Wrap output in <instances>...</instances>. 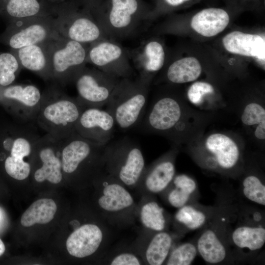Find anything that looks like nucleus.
I'll use <instances>...</instances> for the list:
<instances>
[{"label":"nucleus","instance_id":"18","mask_svg":"<svg viewBox=\"0 0 265 265\" xmlns=\"http://www.w3.org/2000/svg\"><path fill=\"white\" fill-rule=\"evenodd\" d=\"M103 238V231L98 225L85 224L70 235L66 241V248L71 255L78 258H85L98 250Z\"/></svg>","mask_w":265,"mask_h":265},{"label":"nucleus","instance_id":"23","mask_svg":"<svg viewBox=\"0 0 265 265\" xmlns=\"http://www.w3.org/2000/svg\"><path fill=\"white\" fill-rule=\"evenodd\" d=\"M104 189L98 199L100 207L105 211L117 212L131 207L133 199L130 192L109 175L103 176Z\"/></svg>","mask_w":265,"mask_h":265},{"label":"nucleus","instance_id":"21","mask_svg":"<svg viewBox=\"0 0 265 265\" xmlns=\"http://www.w3.org/2000/svg\"><path fill=\"white\" fill-rule=\"evenodd\" d=\"M50 43L16 50V57L21 67L35 73L45 80L52 78L49 53Z\"/></svg>","mask_w":265,"mask_h":265},{"label":"nucleus","instance_id":"37","mask_svg":"<svg viewBox=\"0 0 265 265\" xmlns=\"http://www.w3.org/2000/svg\"><path fill=\"white\" fill-rule=\"evenodd\" d=\"M197 250L195 246L191 243H185L174 249L170 253L166 265H189L197 255Z\"/></svg>","mask_w":265,"mask_h":265},{"label":"nucleus","instance_id":"2","mask_svg":"<svg viewBox=\"0 0 265 265\" xmlns=\"http://www.w3.org/2000/svg\"><path fill=\"white\" fill-rule=\"evenodd\" d=\"M54 83L42 93L35 123L46 133L63 140L76 131V125L85 108L76 98L68 96Z\"/></svg>","mask_w":265,"mask_h":265},{"label":"nucleus","instance_id":"31","mask_svg":"<svg viewBox=\"0 0 265 265\" xmlns=\"http://www.w3.org/2000/svg\"><path fill=\"white\" fill-rule=\"evenodd\" d=\"M140 217L142 224L150 230L160 232L165 228L163 209L155 201L149 202L142 207Z\"/></svg>","mask_w":265,"mask_h":265},{"label":"nucleus","instance_id":"26","mask_svg":"<svg viewBox=\"0 0 265 265\" xmlns=\"http://www.w3.org/2000/svg\"><path fill=\"white\" fill-rule=\"evenodd\" d=\"M56 210V205L53 199L37 200L22 214L21 223L24 227H30L36 223H49L53 218Z\"/></svg>","mask_w":265,"mask_h":265},{"label":"nucleus","instance_id":"33","mask_svg":"<svg viewBox=\"0 0 265 265\" xmlns=\"http://www.w3.org/2000/svg\"><path fill=\"white\" fill-rule=\"evenodd\" d=\"M22 67L16 56L4 53L0 54V87L13 83Z\"/></svg>","mask_w":265,"mask_h":265},{"label":"nucleus","instance_id":"10","mask_svg":"<svg viewBox=\"0 0 265 265\" xmlns=\"http://www.w3.org/2000/svg\"><path fill=\"white\" fill-rule=\"evenodd\" d=\"M120 80L96 68L85 66L74 82L78 92L76 98L84 108H102Z\"/></svg>","mask_w":265,"mask_h":265},{"label":"nucleus","instance_id":"34","mask_svg":"<svg viewBox=\"0 0 265 265\" xmlns=\"http://www.w3.org/2000/svg\"><path fill=\"white\" fill-rule=\"evenodd\" d=\"M175 217L177 221L190 230L201 227L206 220V215L202 212L186 205L179 208Z\"/></svg>","mask_w":265,"mask_h":265},{"label":"nucleus","instance_id":"8","mask_svg":"<svg viewBox=\"0 0 265 265\" xmlns=\"http://www.w3.org/2000/svg\"><path fill=\"white\" fill-rule=\"evenodd\" d=\"M193 145L206 157L205 163L210 168L231 169L237 165L240 158L239 141L228 132L210 133L195 140Z\"/></svg>","mask_w":265,"mask_h":265},{"label":"nucleus","instance_id":"5","mask_svg":"<svg viewBox=\"0 0 265 265\" xmlns=\"http://www.w3.org/2000/svg\"><path fill=\"white\" fill-rule=\"evenodd\" d=\"M106 144L92 141L74 132L62 140L63 173H98L105 165Z\"/></svg>","mask_w":265,"mask_h":265},{"label":"nucleus","instance_id":"40","mask_svg":"<svg viewBox=\"0 0 265 265\" xmlns=\"http://www.w3.org/2000/svg\"><path fill=\"white\" fill-rule=\"evenodd\" d=\"M5 250V247L2 241V240L0 239V256L3 254V253L4 252Z\"/></svg>","mask_w":265,"mask_h":265},{"label":"nucleus","instance_id":"24","mask_svg":"<svg viewBox=\"0 0 265 265\" xmlns=\"http://www.w3.org/2000/svg\"><path fill=\"white\" fill-rule=\"evenodd\" d=\"M202 67L197 59L186 57L178 59L168 67L167 80L174 84H182L196 80L201 75Z\"/></svg>","mask_w":265,"mask_h":265},{"label":"nucleus","instance_id":"13","mask_svg":"<svg viewBox=\"0 0 265 265\" xmlns=\"http://www.w3.org/2000/svg\"><path fill=\"white\" fill-rule=\"evenodd\" d=\"M137 0H111L108 12L96 21L107 37L122 38L132 33L140 23Z\"/></svg>","mask_w":265,"mask_h":265},{"label":"nucleus","instance_id":"3","mask_svg":"<svg viewBox=\"0 0 265 265\" xmlns=\"http://www.w3.org/2000/svg\"><path fill=\"white\" fill-rule=\"evenodd\" d=\"M138 125L144 133L160 135L179 144L187 134L186 104L174 95L158 96L153 100Z\"/></svg>","mask_w":265,"mask_h":265},{"label":"nucleus","instance_id":"39","mask_svg":"<svg viewBox=\"0 0 265 265\" xmlns=\"http://www.w3.org/2000/svg\"><path fill=\"white\" fill-rule=\"evenodd\" d=\"M192 0H163V2L167 5L176 7L185 4L186 2H188Z\"/></svg>","mask_w":265,"mask_h":265},{"label":"nucleus","instance_id":"35","mask_svg":"<svg viewBox=\"0 0 265 265\" xmlns=\"http://www.w3.org/2000/svg\"><path fill=\"white\" fill-rule=\"evenodd\" d=\"M243 193L249 200L265 205V186L255 175L246 176L242 182Z\"/></svg>","mask_w":265,"mask_h":265},{"label":"nucleus","instance_id":"12","mask_svg":"<svg viewBox=\"0 0 265 265\" xmlns=\"http://www.w3.org/2000/svg\"><path fill=\"white\" fill-rule=\"evenodd\" d=\"M62 140L47 133L38 139L32 155L39 162L33 173L36 182L42 183L47 181L57 184L62 181Z\"/></svg>","mask_w":265,"mask_h":265},{"label":"nucleus","instance_id":"15","mask_svg":"<svg viewBox=\"0 0 265 265\" xmlns=\"http://www.w3.org/2000/svg\"><path fill=\"white\" fill-rule=\"evenodd\" d=\"M115 120L111 114L102 108L86 107L76 125V132L92 141L106 144L114 134Z\"/></svg>","mask_w":265,"mask_h":265},{"label":"nucleus","instance_id":"32","mask_svg":"<svg viewBox=\"0 0 265 265\" xmlns=\"http://www.w3.org/2000/svg\"><path fill=\"white\" fill-rule=\"evenodd\" d=\"M6 8L11 17L24 20L38 18L41 6L37 0H9Z\"/></svg>","mask_w":265,"mask_h":265},{"label":"nucleus","instance_id":"25","mask_svg":"<svg viewBox=\"0 0 265 265\" xmlns=\"http://www.w3.org/2000/svg\"><path fill=\"white\" fill-rule=\"evenodd\" d=\"M197 250L203 260L210 264L222 262L226 256V251L215 233L210 229L204 232L199 238Z\"/></svg>","mask_w":265,"mask_h":265},{"label":"nucleus","instance_id":"22","mask_svg":"<svg viewBox=\"0 0 265 265\" xmlns=\"http://www.w3.org/2000/svg\"><path fill=\"white\" fill-rule=\"evenodd\" d=\"M230 21L228 13L220 8H208L196 13L191 20L192 28L199 34L212 37L223 31Z\"/></svg>","mask_w":265,"mask_h":265},{"label":"nucleus","instance_id":"19","mask_svg":"<svg viewBox=\"0 0 265 265\" xmlns=\"http://www.w3.org/2000/svg\"><path fill=\"white\" fill-rule=\"evenodd\" d=\"M222 43L231 53L265 61V38L260 35L234 31L223 38Z\"/></svg>","mask_w":265,"mask_h":265},{"label":"nucleus","instance_id":"6","mask_svg":"<svg viewBox=\"0 0 265 265\" xmlns=\"http://www.w3.org/2000/svg\"><path fill=\"white\" fill-rule=\"evenodd\" d=\"M105 165L110 175L127 186L137 184L145 169L140 147L127 136L107 143Z\"/></svg>","mask_w":265,"mask_h":265},{"label":"nucleus","instance_id":"9","mask_svg":"<svg viewBox=\"0 0 265 265\" xmlns=\"http://www.w3.org/2000/svg\"><path fill=\"white\" fill-rule=\"evenodd\" d=\"M42 97L39 88L31 84H12L0 87V106L22 123H34Z\"/></svg>","mask_w":265,"mask_h":265},{"label":"nucleus","instance_id":"30","mask_svg":"<svg viewBox=\"0 0 265 265\" xmlns=\"http://www.w3.org/2000/svg\"><path fill=\"white\" fill-rule=\"evenodd\" d=\"M173 181L175 188L169 192L168 200L171 206L179 209L186 205L196 189V184L186 174L175 175Z\"/></svg>","mask_w":265,"mask_h":265},{"label":"nucleus","instance_id":"14","mask_svg":"<svg viewBox=\"0 0 265 265\" xmlns=\"http://www.w3.org/2000/svg\"><path fill=\"white\" fill-rule=\"evenodd\" d=\"M17 26L8 41L10 47L15 50L48 44L60 36L56 21L36 18L18 21Z\"/></svg>","mask_w":265,"mask_h":265},{"label":"nucleus","instance_id":"4","mask_svg":"<svg viewBox=\"0 0 265 265\" xmlns=\"http://www.w3.org/2000/svg\"><path fill=\"white\" fill-rule=\"evenodd\" d=\"M149 85L138 77L135 80L121 79L106 104V110L123 131L138 126L146 106Z\"/></svg>","mask_w":265,"mask_h":265},{"label":"nucleus","instance_id":"29","mask_svg":"<svg viewBox=\"0 0 265 265\" xmlns=\"http://www.w3.org/2000/svg\"><path fill=\"white\" fill-rule=\"evenodd\" d=\"M172 243V238L168 233L160 231L156 234L146 250L147 263L151 265H162L168 256Z\"/></svg>","mask_w":265,"mask_h":265},{"label":"nucleus","instance_id":"11","mask_svg":"<svg viewBox=\"0 0 265 265\" xmlns=\"http://www.w3.org/2000/svg\"><path fill=\"white\" fill-rule=\"evenodd\" d=\"M90 45L87 53V63L119 78L131 79L133 71L130 55L120 44L106 38Z\"/></svg>","mask_w":265,"mask_h":265},{"label":"nucleus","instance_id":"17","mask_svg":"<svg viewBox=\"0 0 265 265\" xmlns=\"http://www.w3.org/2000/svg\"><path fill=\"white\" fill-rule=\"evenodd\" d=\"M139 75L138 78L150 85L154 75L163 67L165 54L162 44L154 40L143 42L131 55Z\"/></svg>","mask_w":265,"mask_h":265},{"label":"nucleus","instance_id":"20","mask_svg":"<svg viewBox=\"0 0 265 265\" xmlns=\"http://www.w3.org/2000/svg\"><path fill=\"white\" fill-rule=\"evenodd\" d=\"M176 152V149H172L150 167L145 169L141 179L150 192H161L173 181L175 175L174 156Z\"/></svg>","mask_w":265,"mask_h":265},{"label":"nucleus","instance_id":"16","mask_svg":"<svg viewBox=\"0 0 265 265\" xmlns=\"http://www.w3.org/2000/svg\"><path fill=\"white\" fill-rule=\"evenodd\" d=\"M56 26L60 36L85 45L108 38L97 21L86 16L56 20Z\"/></svg>","mask_w":265,"mask_h":265},{"label":"nucleus","instance_id":"27","mask_svg":"<svg viewBox=\"0 0 265 265\" xmlns=\"http://www.w3.org/2000/svg\"><path fill=\"white\" fill-rule=\"evenodd\" d=\"M240 120L245 127L253 129L256 140L265 139V108L263 105L256 102L245 104L240 114Z\"/></svg>","mask_w":265,"mask_h":265},{"label":"nucleus","instance_id":"38","mask_svg":"<svg viewBox=\"0 0 265 265\" xmlns=\"http://www.w3.org/2000/svg\"><path fill=\"white\" fill-rule=\"evenodd\" d=\"M112 265H139L138 258L130 253H123L117 255L110 262Z\"/></svg>","mask_w":265,"mask_h":265},{"label":"nucleus","instance_id":"7","mask_svg":"<svg viewBox=\"0 0 265 265\" xmlns=\"http://www.w3.org/2000/svg\"><path fill=\"white\" fill-rule=\"evenodd\" d=\"M88 48L85 44L61 36L49 45L51 80L60 85L74 82L85 67Z\"/></svg>","mask_w":265,"mask_h":265},{"label":"nucleus","instance_id":"36","mask_svg":"<svg viewBox=\"0 0 265 265\" xmlns=\"http://www.w3.org/2000/svg\"><path fill=\"white\" fill-rule=\"evenodd\" d=\"M214 88L210 83L206 81H196L193 83L187 91L189 102L196 106L204 107L207 96L214 93Z\"/></svg>","mask_w":265,"mask_h":265},{"label":"nucleus","instance_id":"28","mask_svg":"<svg viewBox=\"0 0 265 265\" xmlns=\"http://www.w3.org/2000/svg\"><path fill=\"white\" fill-rule=\"evenodd\" d=\"M232 237L237 247L256 251L265 244V229L260 227L240 226L234 231Z\"/></svg>","mask_w":265,"mask_h":265},{"label":"nucleus","instance_id":"1","mask_svg":"<svg viewBox=\"0 0 265 265\" xmlns=\"http://www.w3.org/2000/svg\"><path fill=\"white\" fill-rule=\"evenodd\" d=\"M11 118L0 120V163L5 173L18 181L27 179L31 172L30 160L41 136L34 125Z\"/></svg>","mask_w":265,"mask_h":265}]
</instances>
